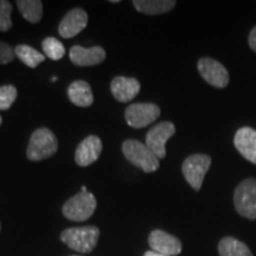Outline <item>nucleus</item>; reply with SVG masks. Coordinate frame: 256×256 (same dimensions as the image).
<instances>
[{"label": "nucleus", "instance_id": "obj_15", "mask_svg": "<svg viewBox=\"0 0 256 256\" xmlns=\"http://www.w3.org/2000/svg\"><path fill=\"white\" fill-rule=\"evenodd\" d=\"M234 145L243 158L256 165V130L254 128H240L234 136Z\"/></svg>", "mask_w": 256, "mask_h": 256}, {"label": "nucleus", "instance_id": "obj_8", "mask_svg": "<svg viewBox=\"0 0 256 256\" xmlns=\"http://www.w3.org/2000/svg\"><path fill=\"white\" fill-rule=\"evenodd\" d=\"M174 133V124L170 121H162L147 132L146 146L158 156V159H164L166 156V142Z\"/></svg>", "mask_w": 256, "mask_h": 256}, {"label": "nucleus", "instance_id": "obj_23", "mask_svg": "<svg viewBox=\"0 0 256 256\" xmlns=\"http://www.w3.org/2000/svg\"><path fill=\"white\" fill-rule=\"evenodd\" d=\"M12 5L8 0H0V31L6 32L12 28Z\"/></svg>", "mask_w": 256, "mask_h": 256}, {"label": "nucleus", "instance_id": "obj_20", "mask_svg": "<svg viewBox=\"0 0 256 256\" xmlns=\"http://www.w3.org/2000/svg\"><path fill=\"white\" fill-rule=\"evenodd\" d=\"M14 52L16 56H17L25 66H28V68L32 69L36 68V66H40V64L42 62H44V60H46L43 54H40V51L34 49V48L30 46H26V44H20V46H16Z\"/></svg>", "mask_w": 256, "mask_h": 256}, {"label": "nucleus", "instance_id": "obj_7", "mask_svg": "<svg viewBox=\"0 0 256 256\" xmlns=\"http://www.w3.org/2000/svg\"><path fill=\"white\" fill-rule=\"evenodd\" d=\"M160 108L150 102H139L130 104L124 110V119L130 127L144 128L158 119L160 116Z\"/></svg>", "mask_w": 256, "mask_h": 256}, {"label": "nucleus", "instance_id": "obj_26", "mask_svg": "<svg viewBox=\"0 0 256 256\" xmlns=\"http://www.w3.org/2000/svg\"><path fill=\"white\" fill-rule=\"evenodd\" d=\"M144 256H168V255H164V254H160V252H156L154 250H148L146 252Z\"/></svg>", "mask_w": 256, "mask_h": 256}, {"label": "nucleus", "instance_id": "obj_13", "mask_svg": "<svg viewBox=\"0 0 256 256\" xmlns=\"http://www.w3.org/2000/svg\"><path fill=\"white\" fill-rule=\"evenodd\" d=\"M70 60L78 66H94L106 60V51L101 46H92L86 49L81 46H75L70 49Z\"/></svg>", "mask_w": 256, "mask_h": 256}, {"label": "nucleus", "instance_id": "obj_29", "mask_svg": "<svg viewBox=\"0 0 256 256\" xmlns=\"http://www.w3.org/2000/svg\"><path fill=\"white\" fill-rule=\"evenodd\" d=\"M51 80H52V82H56V81H57V78L55 76V78H52Z\"/></svg>", "mask_w": 256, "mask_h": 256}, {"label": "nucleus", "instance_id": "obj_2", "mask_svg": "<svg viewBox=\"0 0 256 256\" xmlns=\"http://www.w3.org/2000/svg\"><path fill=\"white\" fill-rule=\"evenodd\" d=\"M122 153L130 164L142 168L146 174L156 172L160 166L158 156L146 146V144L140 142L139 140L128 139L124 142Z\"/></svg>", "mask_w": 256, "mask_h": 256}, {"label": "nucleus", "instance_id": "obj_12", "mask_svg": "<svg viewBox=\"0 0 256 256\" xmlns=\"http://www.w3.org/2000/svg\"><path fill=\"white\" fill-rule=\"evenodd\" d=\"M102 152V142L98 136H89L78 144L75 151V162L81 168H87L98 159Z\"/></svg>", "mask_w": 256, "mask_h": 256}, {"label": "nucleus", "instance_id": "obj_21", "mask_svg": "<svg viewBox=\"0 0 256 256\" xmlns=\"http://www.w3.org/2000/svg\"><path fill=\"white\" fill-rule=\"evenodd\" d=\"M42 48H43L46 56L52 60H62L63 56L66 55V48L63 43H60L55 37H46L42 42Z\"/></svg>", "mask_w": 256, "mask_h": 256}, {"label": "nucleus", "instance_id": "obj_30", "mask_svg": "<svg viewBox=\"0 0 256 256\" xmlns=\"http://www.w3.org/2000/svg\"><path fill=\"white\" fill-rule=\"evenodd\" d=\"M2 116H0V126H2Z\"/></svg>", "mask_w": 256, "mask_h": 256}, {"label": "nucleus", "instance_id": "obj_14", "mask_svg": "<svg viewBox=\"0 0 256 256\" xmlns=\"http://www.w3.org/2000/svg\"><path fill=\"white\" fill-rule=\"evenodd\" d=\"M140 82L134 78H124V76H116L110 83V92L115 100L126 104L132 101L139 94Z\"/></svg>", "mask_w": 256, "mask_h": 256}, {"label": "nucleus", "instance_id": "obj_31", "mask_svg": "<svg viewBox=\"0 0 256 256\" xmlns=\"http://www.w3.org/2000/svg\"><path fill=\"white\" fill-rule=\"evenodd\" d=\"M72 256H78V255H72Z\"/></svg>", "mask_w": 256, "mask_h": 256}, {"label": "nucleus", "instance_id": "obj_9", "mask_svg": "<svg viewBox=\"0 0 256 256\" xmlns=\"http://www.w3.org/2000/svg\"><path fill=\"white\" fill-rule=\"evenodd\" d=\"M198 72L204 81L216 88H226L229 84V72L216 60L203 57L198 60Z\"/></svg>", "mask_w": 256, "mask_h": 256}, {"label": "nucleus", "instance_id": "obj_22", "mask_svg": "<svg viewBox=\"0 0 256 256\" xmlns=\"http://www.w3.org/2000/svg\"><path fill=\"white\" fill-rule=\"evenodd\" d=\"M17 88L12 84L0 87V110H8L17 98Z\"/></svg>", "mask_w": 256, "mask_h": 256}, {"label": "nucleus", "instance_id": "obj_17", "mask_svg": "<svg viewBox=\"0 0 256 256\" xmlns=\"http://www.w3.org/2000/svg\"><path fill=\"white\" fill-rule=\"evenodd\" d=\"M132 4L144 14L156 16L171 11L177 2L174 0H134Z\"/></svg>", "mask_w": 256, "mask_h": 256}, {"label": "nucleus", "instance_id": "obj_4", "mask_svg": "<svg viewBox=\"0 0 256 256\" xmlns=\"http://www.w3.org/2000/svg\"><path fill=\"white\" fill-rule=\"evenodd\" d=\"M98 206L92 192H80L63 204L62 212L66 218L74 222H83L90 218Z\"/></svg>", "mask_w": 256, "mask_h": 256}, {"label": "nucleus", "instance_id": "obj_27", "mask_svg": "<svg viewBox=\"0 0 256 256\" xmlns=\"http://www.w3.org/2000/svg\"><path fill=\"white\" fill-rule=\"evenodd\" d=\"M110 2H112V4H119L120 0H110Z\"/></svg>", "mask_w": 256, "mask_h": 256}, {"label": "nucleus", "instance_id": "obj_32", "mask_svg": "<svg viewBox=\"0 0 256 256\" xmlns=\"http://www.w3.org/2000/svg\"><path fill=\"white\" fill-rule=\"evenodd\" d=\"M0 229H2V226H0Z\"/></svg>", "mask_w": 256, "mask_h": 256}, {"label": "nucleus", "instance_id": "obj_24", "mask_svg": "<svg viewBox=\"0 0 256 256\" xmlns=\"http://www.w3.org/2000/svg\"><path fill=\"white\" fill-rule=\"evenodd\" d=\"M14 49L5 42H0V66L11 63L14 60Z\"/></svg>", "mask_w": 256, "mask_h": 256}, {"label": "nucleus", "instance_id": "obj_3", "mask_svg": "<svg viewBox=\"0 0 256 256\" xmlns=\"http://www.w3.org/2000/svg\"><path fill=\"white\" fill-rule=\"evenodd\" d=\"M100 238V229L98 226H78L63 230L60 241L66 243L72 250L78 252H90L95 249Z\"/></svg>", "mask_w": 256, "mask_h": 256}, {"label": "nucleus", "instance_id": "obj_18", "mask_svg": "<svg viewBox=\"0 0 256 256\" xmlns=\"http://www.w3.org/2000/svg\"><path fill=\"white\" fill-rule=\"evenodd\" d=\"M220 256H252L250 249L235 238H223L218 243Z\"/></svg>", "mask_w": 256, "mask_h": 256}, {"label": "nucleus", "instance_id": "obj_10", "mask_svg": "<svg viewBox=\"0 0 256 256\" xmlns=\"http://www.w3.org/2000/svg\"><path fill=\"white\" fill-rule=\"evenodd\" d=\"M148 244L152 250L168 256H177L182 252V242L164 230H153L148 236Z\"/></svg>", "mask_w": 256, "mask_h": 256}, {"label": "nucleus", "instance_id": "obj_19", "mask_svg": "<svg viewBox=\"0 0 256 256\" xmlns=\"http://www.w3.org/2000/svg\"><path fill=\"white\" fill-rule=\"evenodd\" d=\"M25 20L37 24L43 17V2L40 0H18L16 2Z\"/></svg>", "mask_w": 256, "mask_h": 256}, {"label": "nucleus", "instance_id": "obj_11", "mask_svg": "<svg viewBox=\"0 0 256 256\" xmlns=\"http://www.w3.org/2000/svg\"><path fill=\"white\" fill-rule=\"evenodd\" d=\"M88 24V14L84 10L76 8L70 10V11L64 16L58 25V34L60 37L72 38L78 36L80 32L84 30Z\"/></svg>", "mask_w": 256, "mask_h": 256}, {"label": "nucleus", "instance_id": "obj_5", "mask_svg": "<svg viewBox=\"0 0 256 256\" xmlns=\"http://www.w3.org/2000/svg\"><path fill=\"white\" fill-rule=\"evenodd\" d=\"M234 206L242 217L256 220V179L247 178L234 192Z\"/></svg>", "mask_w": 256, "mask_h": 256}, {"label": "nucleus", "instance_id": "obj_16", "mask_svg": "<svg viewBox=\"0 0 256 256\" xmlns=\"http://www.w3.org/2000/svg\"><path fill=\"white\" fill-rule=\"evenodd\" d=\"M68 98L72 104L78 107L87 108L94 104V95H92V87L88 82L74 81L68 88Z\"/></svg>", "mask_w": 256, "mask_h": 256}, {"label": "nucleus", "instance_id": "obj_1", "mask_svg": "<svg viewBox=\"0 0 256 256\" xmlns=\"http://www.w3.org/2000/svg\"><path fill=\"white\" fill-rule=\"evenodd\" d=\"M58 150V140L49 128L42 127L31 134L26 156L31 162H40L52 156Z\"/></svg>", "mask_w": 256, "mask_h": 256}, {"label": "nucleus", "instance_id": "obj_6", "mask_svg": "<svg viewBox=\"0 0 256 256\" xmlns=\"http://www.w3.org/2000/svg\"><path fill=\"white\" fill-rule=\"evenodd\" d=\"M210 166L211 158L208 154H192L184 160L182 171H183L184 178L194 190H200Z\"/></svg>", "mask_w": 256, "mask_h": 256}, {"label": "nucleus", "instance_id": "obj_28", "mask_svg": "<svg viewBox=\"0 0 256 256\" xmlns=\"http://www.w3.org/2000/svg\"><path fill=\"white\" fill-rule=\"evenodd\" d=\"M81 192H88V190H87V188L84 186V185H83V186L81 188Z\"/></svg>", "mask_w": 256, "mask_h": 256}, {"label": "nucleus", "instance_id": "obj_25", "mask_svg": "<svg viewBox=\"0 0 256 256\" xmlns=\"http://www.w3.org/2000/svg\"><path fill=\"white\" fill-rule=\"evenodd\" d=\"M248 42H249V46H250V49L256 52V26L250 31Z\"/></svg>", "mask_w": 256, "mask_h": 256}]
</instances>
